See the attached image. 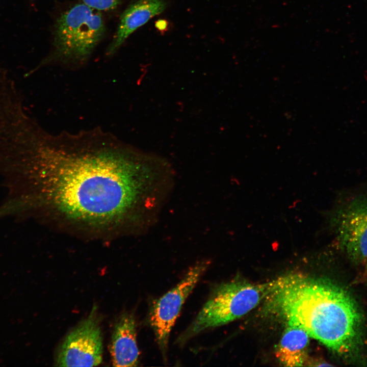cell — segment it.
I'll return each instance as SVG.
<instances>
[{
	"label": "cell",
	"instance_id": "52a82bcc",
	"mask_svg": "<svg viewBox=\"0 0 367 367\" xmlns=\"http://www.w3.org/2000/svg\"><path fill=\"white\" fill-rule=\"evenodd\" d=\"M102 337L96 307L65 337L56 358L59 366H94L102 361Z\"/></svg>",
	"mask_w": 367,
	"mask_h": 367
},
{
	"label": "cell",
	"instance_id": "5b68a950",
	"mask_svg": "<svg viewBox=\"0 0 367 367\" xmlns=\"http://www.w3.org/2000/svg\"><path fill=\"white\" fill-rule=\"evenodd\" d=\"M330 224L339 248L353 261L367 265V196L354 198L338 207Z\"/></svg>",
	"mask_w": 367,
	"mask_h": 367
},
{
	"label": "cell",
	"instance_id": "277c9868",
	"mask_svg": "<svg viewBox=\"0 0 367 367\" xmlns=\"http://www.w3.org/2000/svg\"><path fill=\"white\" fill-rule=\"evenodd\" d=\"M274 283L275 280L258 284L235 279L217 286L177 343L184 344L204 330L241 318L268 296Z\"/></svg>",
	"mask_w": 367,
	"mask_h": 367
},
{
	"label": "cell",
	"instance_id": "6da1fadb",
	"mask_svg": "<svg viewBox=\"0 0 367 367\" xmlns=\"http://www.w3.org/2000/svg\"><path fill=\"white\" fill-rule=\"evenodd\" d=\"M23 209L46 205L89 223L119 220L133 211L154 214L165 197L162 159L100 127L51 134L40 128L16 176Z\"/></svg>",
	"mask_w": 367,
	"mask_h": 367
},
{
	"label": "cell",
	"instance_id": "30bf717a",
	"mask_svg": "<svg viewBox=\"0 0 367 367\" xmlns=\"http://www.w3.org/2000/svg\"><path fill=\"white\" fill-rule=\"evenodd\" d=\"M309 336L303 329L288 325L277 345L276 356L286 366H301L305 362Z\"/></svg>",
	"mask_w": 367,
	"mask_h": 367
},
{
	"label": "cell",
	"instance_id": "3957f363",
	"mask_svg": "<svg viewBox=\"0 0 367 367\" xmlns=\"http://www.w3.org/2000/svg\"><path fill=\"white\" fill-rule=\"evenodd\" d=\"M105 32L100 11L78 4L63 13L55 27L54 53L43 64L77 67L85 64Z\"/></svg>",
	"mask_w": 367,
	"mask_h": 367
},
{
	"label": "cell",
	"instance_id": "8992f818",
	"mask_svg": "<svg viewBox=\"0 0 367 367\" xmlns=\"http://www.w3.org/2000/svg\"><path fill=\"white\" fill-rule=\"evenodd\" d=\"M209 264V261L204 260L191 267L181 280L156 300L151 307L150 323L164 360L166 359L170 333L182 306Z\"/></svg>",
	"mask_w": 367,
	"mask_h": 367
},
{
	"label": "cell",
	"instance_id": "ba28073f",
	"mask_svg": "<svg viewBox=\"0 0 367 367\" xmlns=\"http://www.w3.org/2000/svg\"><path fill=\"white\" fill-rule=\"evenodd\" d=\"M166 7V4L163 0H139L130 5L121 16L107 55H113L130 34L151 18L163 12Z\"/></svg>",
	"mask_w": 367,
	"mask_h": 367
},
{
	"label": "cell",
	"instance_id": "9c48e42d",
	"mask_svg": "<svg viewBox=\"0 0 367 367\" xmlns=\"http://www.w3.org/2000/svg\"><path fill=\"white\" fill-rule=\"evenodd\" d=\"M110 352L113 366L138 365L139 351L137 344L136 322L132 314L123 313L115 324Z\"/></svg>",
	"mask_w": 367,
	"mask_h": 367
},
{
	"label": "cell",
	"instance_id": "7a4b0ae2",
	"mask_svg": "<svg viewBox=\"0 0 367 367\" xmlns=\"http://www.w3.org/2000/svg\"><path fill=\"white\" fill-rule=\"evenodd\" d=\"M271 309L288 325L339 354L351 353L359 343L360 313L350 295L323 279L290 275L275 280L268 295Z\"/></svg>",
	"mask_w": 367,
	"mask_h": 367
},
{
	"label": "cell",
	"instance_id": "8fae6325",
	"mask_svg": "<svg viewBox=\"0 0 367 367\" xmlns=\"http://www.w3.org/2000/svg\"><path fill=\"white\" fill-rule=\"evenodd\" d=\"M83 4L99 11L115 9L121 0H82Z\"/></svg>",
	"mask_w": 367,
	"mask_h": 367
}]
</instances>
